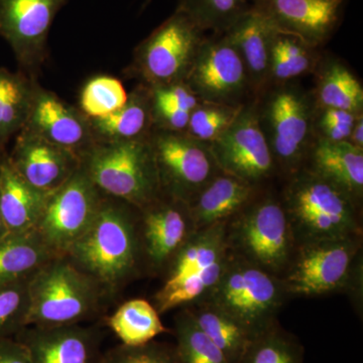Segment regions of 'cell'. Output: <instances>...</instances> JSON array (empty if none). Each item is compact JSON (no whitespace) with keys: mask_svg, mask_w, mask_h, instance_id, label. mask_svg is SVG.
Masks as SVG:
<instances>
[{"mask_svg":"<svg viewBox=\"0 0 363 363\" xmlns=\"http://www.w3.org/2000/svg\"><path fill=\"white\" fill-rule=\"evenodd\" d=\"M65 257L107 298L121 293L145 271L138 208L104 195L92 225Z\"/></svg>","mask_w":363,"mask_h":363,"instance_id":"1","label":"cell"},{"mask_svg":"<svg viewBox=\"0 0 363 363\" xmlns=\"http://www.w3.org/2000/svg\"><path fill=\"white\" fill-rule=\"evenodd\" d=\"M80 166L105 196L138 209L162 195L150 136L121 143H95Z\"/></svg>","mask_w":363,"mask_h":363,"instance_id":"7","label":"cell"},{"mask_svg":"<svg viewBox=\"0 0 363 363\" xmlns=\"http://www.w3.org/2000/svg\"><path fill=\"white\" fill-rule=\"evenodd\" d=\"M313 76L315 106L363 112L362 80L344 60L324 52Z\"/></svg>","mask_w":363,"mask_h":363,"instance_id":"25","label":"cell"},{"mask_svg":"<svg viewBox=\"0 0 363 363\" xmlns=\"http://www.w3.org/2000/svg\"><path fill=\"white\" fill-rule=\"evenodd\" d=\"M227 221L195 231L177 253L152 300L160 315L201 302L213 290L230 255Z\"/></svg>","mask_w":363,"mask_h":363,"instance_id":"6","label":"cell"},{"mask_svg":"<svg viewBox=\"0 0 363 363\" xmlns=\"http://www.w3.org/2000/svg\"><path fill=\"white\" fill-rule=\"evenodd\" d=\"M128 99V93L119 79L98 75L83 85L78 108L88 118H100L118 111Z\"/></svg>","mask_w":363,"mask_h":363,"instance_id":"35","label":"cell"},{"mask_svg":"<svg viewBox=\"0 0 363 363\" xmlns=\"http://www.w3.org/2000/svg\"><path fill=\"white\" fill-rule=\"evenodd\" d=\"M14 138L9 162L23 180L40 192L51 194L58 190L80 167L75 155L30 131L21 130Z\"/></svg>","mask_w":363,"mask_h":363,"instance_id":"19","label":"cell"},{"mask_svg":"<svg viewBox=\"0 0 363 363\" xmlns=\"http://www.w3.org/2000/svg\"><path fill=\"white\" fill-rule=\"evenodd\" d=\"M192 112L152 104L154 130L185 133Z\"/></svg>","mask_w":363,"mask_h":363,"instance_id":"41","label":"cell"},{"mask_svg":"<svg viewBox=\"0 0 363 363\" xmlns=\"http://www.w3.org/2000/svg\"><path fill=\"white\" fill-rule=\"evenodd\" d=\"M55 257L35 231L6 234L0 238V285L32 278Z\"/></svg>","mask_w":363,"mask_h":363,"instance_id":"28","label":"cell"},{"mask_svg":"<svg viewBox=\"0 0 363 363\" xmlns=\"http://www.w3.org/2000/svg\"><path fill=\"white\" fill-rule=\"evenodd\" d=\"M105 325L125 345L138 346L169 333L154 304L145 298H131L105 318Z\"/></svg>","mask_w":363,"mask_h":363,"instance_id":"30","label":"cell"},{"mask_svg":"<svg viewBox=\"0 0 363 363\" xmlns=\"http://www.w3.org/2000/svg\"><path fill=\"white\" fill-rule=\"evenodd\" d=\"M290 298L283 279L230 252L218 283L203 301L255 336L279 321V313Z\"/></svg>","mask_w":363,"mask_h":363,"instance_id":"8","label":"cell"},{"mask_svg":"<svg viewBox=\"0 0 363 363\" xmlns=\"http://www.w3.org/2000/svg\"><path fill=\"white\" fill-rule=\"evenodd\" d=\"M88 119L95 143L128 142L149 138L154 130L150 88L138 83L118 111L100 118Z\"/></svg>","mask_w":363,"mask_h":363,"instance_id":"26","label":"cell"},{"mask_svg":"<svg viewBox=\"0 0 363 363\" xmlns=\"http://www.w3.org/2000/svg\"><path fill=\"white\" fill-rule=\"evenodd\" d=\"M323 52L320 48L297 37L272 30L269 85L284 84L313 75Z\"/></svg>","mask_w":363,"mask_h":363,"instance_id":"29","label":"cell"},{"mask_svg":"<svg viewBox=\"0 0 363 363\" xmlns=\"http://www.w3.org/2000/svg\"><path fill=\"white\" fill-rule=\"evenodd\" d=\"M51 194L23 180L9 162V152H0V213L7 234L35 231Z\"/></svg>","mask_w":363,"mask_h":363,"instance_id":"21","label":"cell"},{"mask_svg":"<svg viewBox=\"0 0 363 363\" xmlns=\"http://www.w3.org/2000/svg\"><path fill=\"white\" fill-rule=\"evenodd\" d=\"M185 82L203 102L242 106L255 100L247 70L226 33L206 35Z\"/></svg>","mask_w":363,"mask_h":363,"instance_id":"13","label":"cell"},{"mask_svg":"<svg viewBox=\"0 0 363 363\" xmlns=\"http://www.w3.org/2000/svg\"><path fill=\"white\" fill-rule=\"evenodd\" d=\"M150 142L162 195L189 204L223 172L211 145L186 133L152 130Z\"/></svg>","mask_w":363,"mask_h":363,"instance_id":"11","label":"cell"},{"mask_svg":"<svg viewBox=\"0 0 363 363\" xmlns=\"http://www.w3.org/2000/svg\"><path fill=\"white\" fill-rule=\"evenodd\" d=\"M14 338L25 345L33 363H97L102 332L80 324L26 326Z\"/></svg>","mask_w":363,"mask_h":363,"instance_id":"20","label":"cell"},{"mask_svg":"<svg viewBox=\"0 0 363 363\" xmlns=\"http://www.w3.org/2000/svg\"><path fill=\"white\" fill-rule=\"evenodd\" d=\"M150 1H152V0H145V2H143V9H145V7L149 6Z\"/></svg>","mask_w":363,"mask_h":363,"instance_id":"45","label":"cell"},{"mask_svg":"<svg viewBox=\"0 0 363 363\" xmlns=\"http://www.w3.org/2000/svg\"><path fill=\"white\" fill-rule=\"evenodd\" d=\"M152 104L192 112L203 104L185 81L149 87Z\"/></svg>","mask_w":363,"mask_h":363,"instance_id":"40","label":"cell"},{"mask_svg":"<svg viewBox=\"0 0 363 363\" xmlns=\"http://www.w3.org/2000/svg\"><path fill=\"white\" fill-rule=\"evenodd\" d=\"M226 240L233 255L281 279L297 248L279 196L266 188L227 221Z\"/></svg>","mask_w":363,"mask_h":363,"instance_id":"5","label":"cell"},{"mask_svg":"<svg viewBox=\"0 0 363 363\" xmlns=\"http://www.w3.org/2000/svg\"><path fill=\"white\" fill-rule=\"evenodd\" d=\"M37 78L0 67V152L25 128Z\"/></svg>","mask_w":363,"mask_h":363,"instance_id":"27","label":"cell"},{"mask_svg":"<svg viewBox=\"0 0 363 363\" xmlns=\"http://www.w3.org/2000/svg\"><path fill=\"white\" fill-rule=\"evenodd\" d=\"M69 0H0V37L11 45L21 71L37 78L48 58V38Z\"/></svg>","mask_w":363,"mask_h":363,"instance_id":"14","label":"cell"},{"mask_svg":"<svg viewBox=\"0 0 363 363\" xmlns=\"http://www.w3.org/2000/svg\"><path fill=\"white\" fill-rule=\"evenodd\" d=\"M347 0H252V11L276 32L322 48L342 23Z\"/></svg>","mask_w":363,"mask_h":363,"instance_id":"17","label":"cell"},{"mask_svg":"<svg viewBox=\"0 0 363 363\" xmlns=\"http://www.w3.org/2000/svg\"><path fill=\"white\" fill-rule=\"evenodd\" d=\"M0 363H33L28 350L14 337L0 338Z\"/></svg>","mask_w":363,"mask_h":363,"instance_id":"42","label":"cell"},{"mask_svg":"<svg viewBox=\"0 0 363 363\" xmlns=\"http://www.w3.org/2000/svg\"><path fill=\"white\" fill-rule=\"evenodd\" d=\"M272 30L252 9L224 33L245 65L255 99L269 85Z\"/></svg>","mask_w":363,"mask_h":363,"instance_id":"24","label":"cell"},{"mask_svg":"<svg viewBox=\"0 0 363 363\" xmlns=\"http://www.w3.org/2000/svg\"><path fill=\"white\" fill-rule=\"evenodd\" d=\"M104 194L82 167L48 198L35 233L56 255H66L92 225Z\"/></svg>","mask_w":363,"mask_h":363,"instance_id":"12","label":"cell"},{"mask_svg":"<svg viewBox=\"0 0 363 363\" xmlns=\"http://www.w3.org/2000/svg\"><path fill=\"white\" fill-rule=\"evenodd\" d=\"M264 189L222 172L188 204L195 230L229 220Z\"/></svg>","mask_w":363,"mask_h":363,"instance_id":"22","label":"cell"},{"mask_svg":"<svg viewBox=\"0 0 363 363\" xmlns=\"http://www.w3.org/2000/svg\"><path fill=\"white\" fill-rule=\"evenodd\" d=\"M351 145L363 150V114L358 117L351 130L350 138L347 140Z\"/></svg>","mask_w":363,"mask_h":363,"instance_id":"43","label":"cell"},{"mask_svg":"<svg viewBox=\"0 0 363 363\" xmlns=\"http://www.w3.org/2000/svg\"><path fill=\"white\" fill-rule=\"evenodd\" d=\"M252 9V0H178L176 11L207 33H224Z\"/></svg>","mask_w":363,"mask_h":363,"instance_id":"33","label":"cell"},{"mask_svg":"<svg viewBox=\"0 0 363 363\" xmlns=\"http://www.w3.org/2000/svg\"><path fill=\"white\" fill-rule=\"evenodd\" d=\"M210 145L222 171L252 185L264 187L278 175L255 100L243 105L230 128Z\"/></svg>","mask_w":363,"mask_h":363,"instance_id":"15","label":"cell"},{"mask_svg":"<svg viewBox=\"0 0 363 363\" xmlns=\"http://www.w3.org/2000/svg\"><path fill=\"white\" fill-rule=\"evenodd\" d=\"M28 326L56 327L89 321L106 296L96 281L65 255L52 257L28 281Z\"/></svg>","mask_w":363,"mask_h":363,"instance_id":"4","label":"cell"},{"mask_svg":"<svg viewBox=\"0 0 363 363\" xmlns=\"http://www.w3.org/2000/svg\"><path fill=\"white\" fill-rule=\"evenodd\" d=\"M174 334L181 363H228L223 353L196 323L187 308L175 317Z\"/></svg>","mask_w":363,"mask_h":363,"instance_id":"34","label":"cell"},{"mask_svg":"<svg viewBox=\"0 0 363 363\" xmlns=\"http://www.w3.org/2000/svg\"><path fill=\"white\" fill-rule=\"evenodd\" d=\"M260 128L278 175L288 178L305 166L313 143L315 106L311 91L298 81L269 85L255 99Z\"/></svg>","mask_w":363,"mask_h":363,"instance_id":"3","label":"cell"},{"mask_svg":"<svg viewBox=\"0 0 363 363\" xmlns=\"http://www.w3.org/2000/svg\"><path fill=\"white\" fill-rule=\"evenodd\" d=\"M303 168L337 186L362 204V149L348 142L315 140Z\"/></svg>","mask_w":363,"mask_h":363,"instance_id":"23","label":"cell"},{"mask_svg":"<svg viewBox=\"0 0 363 363\" xmlns=\"http://www.w3.org/2000/svg\"><path fill=\"white\" fill-rule=\"evenodd\" d=\"M186 308L198 326L223 353L227 362H238L255 335L233 317L207 301Z\"/></svg>","mask_w":363,"mask_h":363,"instance_id":"31","label":"cell"},{"mask_svg":"<svg viewBox=\"0 0 363 363\" xmlns=\"http://www.w3.org/2000/svg\"><path fill=\"white\" fill-rule=\"evenodd\" d=\"M362 114L363 112L357 113L343 109L316 107L313 119L315 140L347 142L355 121Z\"/></svg>","mask_w":363,"mask_h":363,"instance_id":"39","label":"cell"},{"mask_svg":"<svg viewBox=\"0 0 363 363\" xmlns=\"http://www.w3.org/2000/svg\"><path fill=\"white\" fill-rule=\"evenodd\" d=\"M304 354L297 336L277 321L252 339L236 363H304Z\"/></svg>","mask_w":363,"mask_h":363,"instance_id":"32","label":"cell"},{"mask_svg":"<svg viewBox=\"0 0 363 363\" xmlns=\"http://www.w3.org/2000/svg\"><path fill=\"white\" fill-rule=\"evenodd\" d=\"M23 130L69 150L79 160L95 143L88 117L39 82L35 84L30 114Z\"/></svg>","mask_w":363,"mask_h":363,"instance_id":"18","label":"cell"},{"mask_svg":"<svg viewBox=\"0 0 363 363\" xmlns=\"http://www.w3.org/2000/svg\"><path fill=\"white\" fill-rule=\"evenodd\" d=\"M138 211L145 271L164 274L196 231L189 205L162 194Z\"/></svg>","mask_w":363,"mask_h":363,"instance_id":"16","label":"cell"},{"mask_svg":"<svg viewBox=\"0 0 363 363\" xmlns=\"http://www.w3.org/2000/svg\"><path fill=\"white\" fill-rule=\"evenodd\" d=\"M30 279L0 285V338L14 337L28 326Z\"/></svg>","mask_w":363,"mask_h":363,"instance_id":"37","label":"cell"},{"mask_svg":"<svg viewBox=\"0 0 363 363\" xmlns=\"http://www.w3.org/2000/svg\"><path fill=\"white\" fill-rule=\"evenodd\" d=\"M285 180L279 196L297 247L362 235V204L347 193L305 168Z\"/></svg>","mask_w":363,"mask_h":363,"instance_id":"2","label":"cell"},{"mask_svg":"<svg viewBox=\"0 0 363 363\" xmlns=\"http://www.w3.org/2000/svg\"><path fill=\"white\" fill-rule=\"evenodd\" d=\"M6 234V228L4 226V220H2L1 213H0V238H4Z\"/></svg>","mask_w":363,"mask_h":363,"instance_id":"44","label":"cell"},{"mask_svg":"<svg viewBox=\"0 0 363 363\" xmlns=\"http://www.w3.org/2000/svg\"><path fill=\"white\" fill-rule=\"evenodd\" d=\"M206 35L185 13L175 11L136 45L125 74L147 87L183 82Z\"/></svg>","mask_w":363,"mask_h":363,"instance_id":"9","label":"cell"},{"mask_svg":"<svg viewBox=\"0 0 363 363\" xmlns=\"http://www.w3.org/2000/svg\"><path fill=\"white\" fill-rule=\"evenodd\" d=\"M362 235L298 245L281 277L290 297H317L347 290L362 259Z\"/></svg>","mask_w":363,"mask_h":363,"instance_id":"10","label":"cell"},{"mask_svg":"<svg viewBox=\"0 0 363 363\" xmlns=\"http://www.w3.org/2000/svg\"><path fill=\"white\" fill-rule=\"evenodd\" d=\"M97 363H181L175 344L152 340L143 345L119 344L101 353Z\"/></svg>","mask_w":363,"mask_h":363,"instance_id":"38","label":"cell"},{"mask_svg":"<svg viewBox=\"0 0 363 363\" xmlns=\"http://www.w3.org/2000/svg\"><path fill=\"white\" fill-rule=\"evenodd\" d=\"M242 106L203 102L191 113L185 133L211 145L230 128Z\"/></svg>","mask_w":363,"mask_h":363,"instance_id":"36","label":"cell"}]
</instances>
